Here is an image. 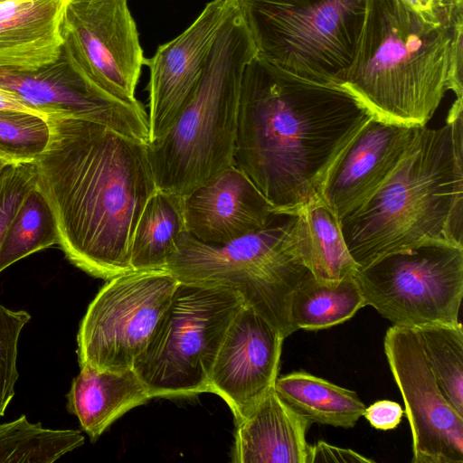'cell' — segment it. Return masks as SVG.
I'll return each mask as SVG.
<instances>
[{
    "label": "cell",
    "mask_w": 463,
    "mask_h": 463,
    "mask_svg": "<svg viewBox=\"0 0 463 463\" xmlns=\"http://www.w3.org/2000/svg\"><path fill=\"white\" fill-rule=\"evenodd\" d=\"M341 84L309 80L258 54L241 83L233 165L275 214L321 197L333 165L373 117Z\"/></svg>",
    "instance_id": "obj_1"
},
{
    "label": "cell",
    "mask_w": 463,
    "mask_h": 463,
    "mask_svg": "<svg viewBox=\"0 0 463 463\" xmlns=\"http://www.w3.org/2000/svg\"><path fill=\"white\" fill-rule=\"evenodd\" d=\"M49 142L33 162L66 258L90 276L131 270L132 237L157 186L146 145L103 124L49 115Z\"/></svg>",
    "instance_id": "obj_2"
},
{
    "label": "cell",
    "mask_w": 463,
    "mask_h": 463,
    "mask_svg": "<svg viewBox=\"0 0 463 463\" xmlns=\"http://www.w3.org/2000/svg\"><path fill=\"white\" fill-rule=\"evenodd\" d=\"M462 115L455 99L442 127H419L385 182L340 220L358 268L422 241L463 246Z\"/></svg>",
    "instance_id": "obj_3"
},
{
    "label": "cell",
    "mask_w": 463,
    "mask_h": 463,
    "mask_svg": "<svg viewBox=\"0 0 463 463\" xmlns=\"http://www.w3.org/2000/svg\"><path fill=\"white\" fill-rule=\"evenodd\" d=\"M425 20L402 0H366L351 65L341 85L384 121L424 127L450 90L457 25Z\"/></svg>",
    "instance_id": "obj_4"
},
{
    "label": "cell",
    "mask_w": 463,
    "mask_h": 463,
    "mask_svg": "<svg viewBox=\"0 0 463 463\" xmlns=\"http://www.w3.org/2000/svg\"><path fill=\"white\" fill-rule=\"evenodd\" d=\"M257 54L237 5L192 98L169 129L146 145L157 189L182 195L233 165L241 79Z\"/></svg>",
    "instance_id": "obj_5"
},
{
    "label": "cell",
    "mask_w": 463,
    "mask_h": 463,
    "mask_svg": "<svg viewBox=\"0 0 463 463\" xmlns=\"http://www.w3.org/2000/svg\"><path fill=\"white\" fill-rule=\"evenodd\" d=\"M296 215L275 214L263 228L222 245L180 239L165 269L181 282L229 287L286 338L292 295L309 272L293 235Z\"/></svg>",
    "instance_id": "obj_6"
},
{
    "label": "cell",
    "mask_w": 463,
    "mask_h": 463,
    "mask_svg": "<svg viewBox=\"0 0 463 463\" xmlns=\"http://www.w3.org/2000/svg\"><path fill=\"white\" fill-rule=\"evenodd\" d=\"M258 55L301 77L341 84L366 0H237Z\"/></svg>",
    "instance_id": "obj_7"
},
{
    "label": "cell",
    "mask_w": 463,
    "mask_h": 463,
    "mask_svg": "<svg viewBox=\"0 0 463 463\" xmlns=\"http://www.w3.org/2000/svg\"><path fill=\"white\" fill-rule=\"evenodd\" d=\"M244 304L240 293L229 287L179 281L132 367L150 396L208 392L221 344Z\"/></svg>",
    "instance_id": "obj_8"
},
{
    "label": "cell",
    "mask_w": 463,
    "mask_h": 463,
    "mask_svg": "<svg viewBox=\"0 0 463 463\" xmlns=\"http://www.w3.org/2000/svg\"><path fill=\"white\" fill-rule=\"evenodd\" d=\"M365 304L393 326L456 325L463 298V246L422 241L357 269Z\"/></svg>",
    "instance_id": "obj_9"
},
{
    "label": "cell",
    "mask_w": 463,
    "mask_h": 463,
    "mask_svg": "<svg viewBox=\"0 0 463 463\" xmlns=\"http://www.w3.org/2000/svg\"><path fill=\"white\" fill-rule=\"evenodd\" d=\"M178 283L165 269H131L109 279L80 322L77 335L80 367L131 369Z\"/></svg>",
    "instance_id": "obj_10"
},
{
    "label": "cell",
    "mask_w": 463,
    "mask_h": 463,
    "mask_svg": "<svg viewBox=\"0 0 463 463\" xmlns=\"http://www.w3.org/2000/svg\"><path fill=\"white\" fill-rule=\"evenodd\" d=\"M62 51L103 89L136 103L145 57L127 0H71L61 23Z\"/></svg>",
    "instance_id": "obj_11"
},
{
    "label": "cell",
    "mask_w": 463,
    "mask_h": 463,
    "mask_svg": "<svg viewBox=\"0 0 463 463\" xmlns=\"http://www.w3.org/2000/svg\"><path fill=\"white\" fill-rule=\"evenodd\" d=\"M384 352L412 437V463H463V415L441 392L413 329L391 326Z\"/></svg>",
    "instance_id": "obj_12"
},
{
    "label": "cell",
    "mask_w": 463,
    "mask_h": 463,
    "mask_svg": "<svg viewBox=\"0 0 463 463\" xmlns=\"http://www.w3.org/2000/svg\"><path fill=\"white\" fill-rule=\"evenodd\" d=\"M284 339L276 327L245 304L233 317L214 360L208 392L225 401L235 423L274 386Z\"/></svg>",
    "instance_id": "obj_13"
},
{
    "label": "cell",
    "mask_w": 463,
    "mask_h": 463,
    "mask_svg": "<svg viewBox=\"0 0 463 463\" xmlns=\"http://www.w3.org/2000/svg\"><path fill=\"white\" fill-rule=\"evenodd\" d=\"M237 0H212L181 34L145 59L150 70V142L161 137L192 98L208 56Z\"/></svg>",
    "instance_id": "obj_14"
},
{
    "label": "cell",
    "mask_w": 463,
    "mask_h": 463,
    "mask_svg": "<svg viewBox=\"0 0 463 463\" xmlns=\"http://www.w3.org/2000/svg\"><path fill=\"white\" fill-rule=\"evenodd\" d=\"M417 128L373 116L355 134L333 165L321 194L340 220L385 182L408 149Z\"/></svg>",
    "instance_id": "obj_15"
},
{
    "label": "cell",
    "mask_w": 463,
    "mask_h": 463,
    "mask_svg": "<svg viewBox=\"0 0 463 463\" xmlns=\"http://www.w3.org/2000/svg\"><path fill=\"white\" fill-rule=\"evenodd\" d=\"M181 198L187 232L211 245L225 244L258 231L275 215L261 193L234 165Z\"/></svg>",
    "instance_id": "obj_16"
},
{
    "label": "cell",
    "mask_w": 463,
    "mask_h": 463,
    "mask_svg": "<svg viewBox=\"0 0 463 463\" xmlns=\"http://www.w3.org/2000/svg\"><path fill=\"white\" fill-rule=\"evenodd\" d=\"M313 422L270 388L254 409L236 422L234 463H307V432Z\"/></svg>",
    "instance_id": "obj_17"
},
{
    "label": "cell",
    "mask_w": 463,
    "mask_h": 463,
    "mask_svg": "<svg viewBox=\"0 0 463 463\" xmlns=\"http://www.w3.org/2000/svg\"><path fill=\"white\" fill-rule=\"evenodd\" d=\"M67 409L92 441L131 409L152 399L133 368L98 370L85 365L72 380Z\"/></svg>",
    "instance_id": "obj_18"
},
{
    "label": "cell",
    "mask_w": 463,
    "mask_h": 463,
    "mask_svg": "<svg viewBox=\"0 0 463 463\" xmlns=\"http://www.w3.org/2000/svg\"><path fill=\"white\" fill-rule=\"evenodd\" d=\"M71 0H33L0 21V71L27 72L55 61L62 48L61 23Z\"/></svg>",
    "instance_id": "obj_19"
},
{
    "label": "cell",
    "mask_w": 463,
    "mask_h": 463,
    "mask_svg": "<svg viewBox=\"0 0 463 463\" xmlns=\"http://www.w3.org/2000/svg\"><path fill=\"white\" fill-rule=\"evenodd\" d=\"M295 215L294 239L309 272L324 282L354 276L358 265L345 244L340 219L323 197L307 203Z\"/></svg>",
    "instance_id": "obj_20"
},
{
    "label": "cell",
    "mask_w": 463,
    "mask_h": 463,
    "mask_svg": "<svg viewBox=\"0 0 463 463\" xmlns=\"http://www.w3.org/2000/svg\"><path fill=\"white\" fill-rule=\"evenodd\" d=\"M274 388L283 401L312 422L334 427H354L366 407L355 392L304 371L278 377Z\"/></svg>",
    "instance_id": "obj_21"
},
{
    "label": "cell",
    "mask_w": 463,
    "mask_h": 463,
    "mask_svg": "<svg viewBox=\"0 0 463 463\" xmlns=\"http://www.w3.org/2000/svg\"><path fill=\"white\" fill-rule=\"evenodd\" d=\"M185 232L181 195L156 189L147 200L132 237L131 269H165Z\"/></svg>",
    "instance_id": "obj_22"
},
{
    "label": "cell",
    "mask_w": 463,
    "mask_h": 463,
    "mask_svg": "<svg viewBox=\"0 0 463 463\" xmlns=\"http://www.w3.org/2000/svg\"><path fill=\"white\" fill-rule=\"evenodd\" d=\"M364 306L354 275L324 282L308 272L292 295L290 321L295 331L325 329L349 320Z\"/></svg>",
    "instance_id": "obj_23"
},
{
    "label": "cell",
    "mask_w": 463,
    "mask_h": 463,
    "mask_svg": "<svg viewBox=\"0 0 463 463\" xmlns=\"http://www.w3.org/2000/svg\"><path fill=\"white\" fill-rule=\"evenodd\" d=\"M83 443L79 430L45 429L23 415L0 425V462L51 463Z\"/></svg>",
    "instance_id": "obj_24"
},
{
    "label": "cell",
    "mask_w": 463,
    "mask_h": 463,
    "mask_svg": "<svg viewBox=\"0 0 463 463\" xmlns=\"http://www.w3.org/2000/svg\"><path fill=\"white\" fill-rule=\"evenodd\" d=\"M413 329L426 362L448 402L463 415V327L426 325Z\"/></svg>",
    "instance_id": "obj_25"
},
{
    "label": "cell",
    "mask_w": 463,
    "mask_h": 463,
    "mask_svg": "<svg viewBox=\"0 0 463 463\" xmlns=\"http://www.w3.org/2000/svg\"><path fill=\"white\" fill-rule=\"evenodd\" d=\"M58 243L52 212L34 187L21 203L0 245V272L19 260Z\"/></svg>",
    "instance_id": "obj_26"
},
{
    "label": "cell",
    "mask_w": 463,
    "mask_h": 463,
    "mask_svg": "<svg viewBox=\"0 0 463 463\" xmlns=\"http://www.w3.org/2000/svg\"><path fill=\"white\" fill-rule=\"evenodd\" d=\"M50 138L46 118L35 113L0 109V158L8 164L34 162Z\"/></svg>",
    "instance_id": "obj_27"
},
{
    "label": "cell",
    "mask_w": 463,
    "mask_h": 463,
    "mask_svg": "<svg viewBox=\"0 0 463 463\" xmlns=\"http://www.w3.org/2000/svg\"><path fill=\"white\" fill-rule=\"evenodd\" d=\"M30 318L24 310H10L0 304V416L14 395L18 340Z\"/></svg>",
    "instance_id": "obj_28"
},
{
    "label": "cell",
    "mask_w": 463,
    "mask_h": 463,
    "mask_svg": "<svg viewBox=\"0 0 463 463\" xmlns=\"http://www.w3.org/2000/svg\"><path fill=\"white\" fill-rule=\"evenodd\" d=\"M34 187L33 162L10 164L0 172V245L21 203Z\"/></svg>",
    "instance_id": "obj_29"
},
{
    "label": "cell",
    "mask_w": 463,
    "mask_h": 463,
    "mask_svg": "<svg viewBox=\"0 0 463 463\" xmlns=\"http://www.w3.org/2000/svg\"><path fill=\"white\" fill-rule=\"evenodd\" d=\"M425 20L448 27L463 19V1L460 0H402Z\"/></svg>",
    "instance_id": "obj_30"
},
{
    "label": "cell",
    "mask_w": 463,
    "mask_h": 463,
    "mask_svg": "<svg viewBox=\"0 0 463 463\" xmlns=\"http://www.w3.org/2000/svg\"><path fill=\"white\" fill-rule=\"evenodd\" d=\"M403 414L404 411L399 403L382 400L365 407L363 416L373 428L388 430L395 429L399 425Z\"/></svg>",
    "instance_id": "obj_31"
},
{
    "label": "cell",
    "mask_w": 463,
    "mask_h": 463,
    "mask_svg": "<svg viewBox=\"0 0 463 463\" xmlns=\"http://www.w3.org/2000/svg\"><path fill=\"white\" fill-rule=\"evenodd\" d=\"M318 462L371 463L374 461L351 449L339 448L325 441H318L315 445H310L307 463Z\"/></svg>",
    "instance_id": "obj_32"
},
{
    "label": "cell",
    "mask_w": 463,
    "mask_h": 463,
    "mask_svg": "<svg viewBox=\"0 0 463 463\" xmlns=\"http://www.w3.org/2000/svg\"><path fill=\"white\" fill-rule=\"evenodd\" d=\"M463 22L456 29L452 41L449 60V83L450 90L456 99H463Z\"/></svg>",
    "instance_id": "obj_33"
},
{
    "label": "cell",
    "mask_w": 463,
    "mask_h": 463,
    "mask_svg": "<svg viewBox=\"0 0 463 463\" xmlns=\"http://www.w3.org/2000/svg\"><path fill=\"white\" fill-rule=\"evenodd\" d=\"M0 109L20 110L43 116L28 107L15 93L2 87H0Z\"/></svg>",
    "instance_id": "obj_34"
},
{
    "label": "cell",
    "mask_w": 463,
    "mask_h": 463,
    "mask_svg": "<svg viewBox=\"0 0 463 463\" xmlns=\"http://www.w3.org/2000/svg\"><path fill=\"white\" fill-rule=\"evenodd\" d=\"M10 165L4 159L0 158V172L7 165Z\"/></svg>",
    "instance_id": "obj_35"
},
{
    "label": "cell",
    "mask_w": 463,
    "mask_h": 463,
    "mask_svg": "<svg viewBox=\"0 0 463 463\" xmlns=\"http://www.w3.org/2000/svg\"><path fill=\"white\" fill-rule=\"evenodd\" d=\"M5 1H8V0H0V2H5Z\"/></svg>",
    "instance_id": "obj_36"
}]
</instances>
